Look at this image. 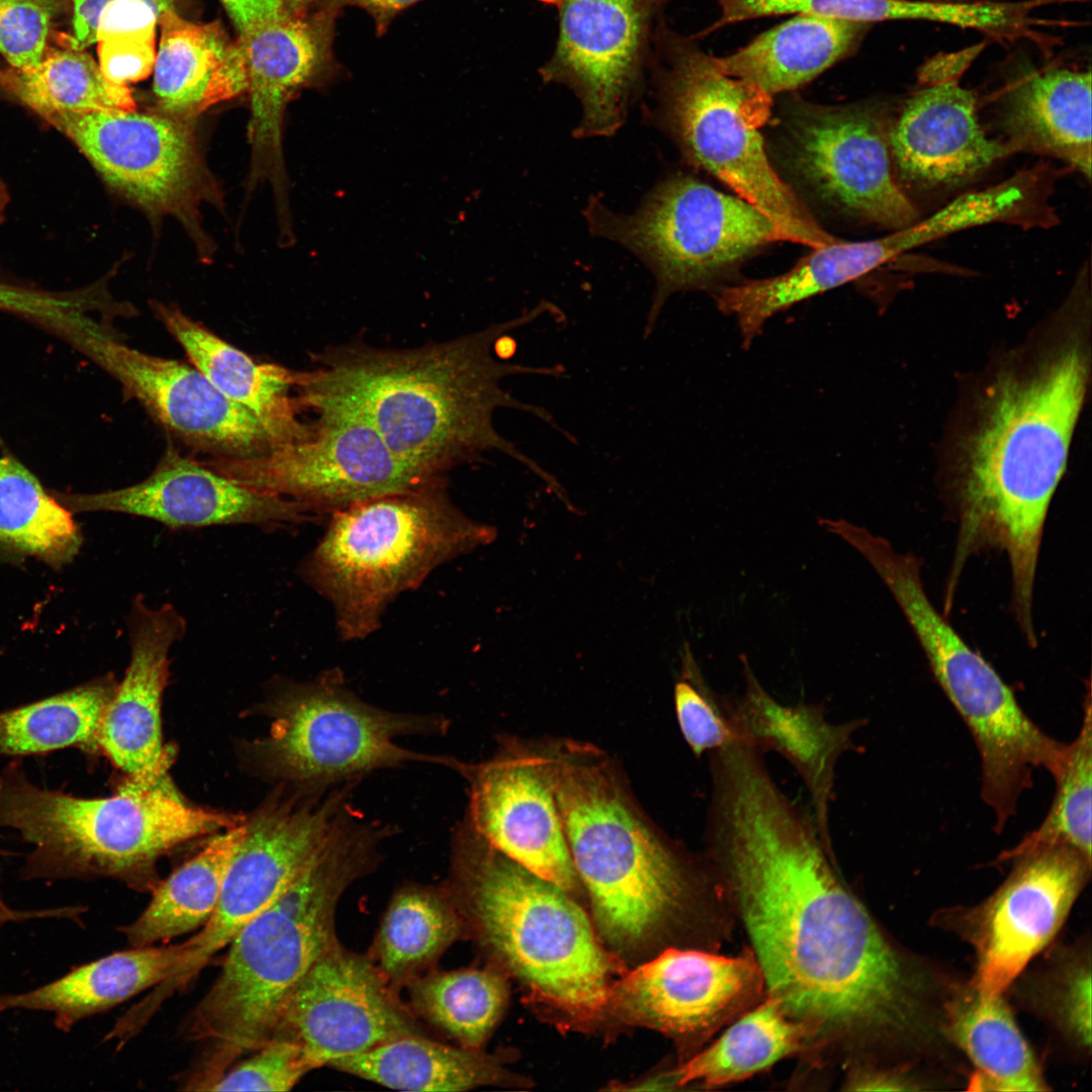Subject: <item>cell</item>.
Listing matches in <instances>:
<instances>
[{
	"mask_svg": "<svg viewBox=\"0 0 1092 1092\" xmlns=\"http://www.w3.org/2000/svg\"><path fill=\"white\" fill-rule=\"evenodd\" d=\"M740 659L745 678L744 693L734 703L722 699L736 739L751 744L762 753L775 751L792 764L809 792L821 840L834 854L829 809L833 801L835 766L842 753L857 749L852 735L866 721L854 719L832 724L825 718L822 703L782 704L762 688L746 656L741 655Z\"/></svg>",
	"mask_w": 1092,
	"mask_h": 1092,
	"instance_id": "4316f807",
	"label": "cell"
},
{
	"mask_svg": "<svg viewBox=\"0 0 1092 1092\" xmlns=\"http://www.w3.org/2000/svg\"><path fill=\"white\" fill-rule=\"evenodd\" d=\"M412 1004L461 1046L476 1050L498 1020L507 998L494 972L463 969L433 973L410 982Z\"/></svg>",
	"mask_w": 1092,
	"mask_h": 1092,
	"instance_id": "b9f144b4",
	"label": "cell"
},
{
	"mask_svg": "<svg viewBox=\"0 0 1092 1092\" xmlns=\"http://www.w3.org/2000/svg\"><path fill=\"white\" fill-rule=\"evenodd\" d=\"M186 121L165 113L96 110L48 122L76 145L107 184L152 215L175 216L197 240L202 236L198 206L215 193Z\"/></svg>",
	"mask_w": 1092,
	"mask_h": 1092,
	"instance_id": "2e32d148",
	"label": "cell"
},
{
	"mask_svg": "<svg viewBox=\"0 0 1092 1092\" xmlns=\"http://www.w3.org/2000/svg\"><path fill=\"white\" fill-rule=\"evenodd\" d=\"M58 0H0V54L11 68L36 66L48 51Z\"/></svg>",
	"mask_w": 1092,
	"mask_h": 1092,
	"instance_id": "c3c4849f",
	"label": "cell"
},
{
	"mask_svg": "<svg viewBox=\"0 0 1092 1092\" xmlns=\"http://www.w3.org/2000/svg\"><path fill=\"white\" fill-rule=\"evenodd\" d=\"M927 1084L912 1066L879 1065H859L846 1082L847 1089L855 1091H912Z\"/></svg>",
	"mask_w": 1092,
	"mask_h": 1092,
	"instance_id": "681fc988",
	"label": "cell"
},
{
	"mask_svg": "<svg viewBox=\"0 0 1092 1092\" xmlns=\"http://www.w3.org/2000/svg\"><path fill=\"white\" fill-rule=\"evenodd\" d=\"M420 1L422 0H324L321 4L339 11L346 6L364 9L373 19L377 35H382L397 14Z\"/></svg>",
	"mask_w": 1092,
	"mask_h": 1092,
	"instance_id": "816d5d0a",
	"label": "cell"
},
{
	"mask_svg": "<svg viewBox=\"0 0 1092 1092\" xmlns=\"http://www.w3.org/2000/svg\"><path fill=\"white\" fill-rule=\"evenodd\" d=\"M467 822L488 845L565 891L577 881L558 811L548 756L518 751L463 762Z\"/></svg>",
	"mask_w": 1092,
	"mask_h": 1092,
	"instance_id": "603a6c76",
	"label": "cell"
},
{
	"mask_svg": "<svg viewBox=\"0 0 1092 1092\" xmlns=\"http://www.w3.org/2000/svg\"><path fill=\"white\" fill-rule=\"evenodd\" d=\"M9 196L6 186L0 180V222L4 218V212L8 204Z\"/></svg>",
	"mask_w": 1092,
	"mask_h": 1092,
	"instance_id": "9f6ffc18",
	"label": "cell"
},
{
	"mask_svg": "<svg viewBox=\"0 0 1092 1092\" xmlns=\"http://www.w3.org/2000/svg\"><path fill=\"white\" fill-rule=\"evenodd\" d=\"M152 307L193 366L224 397L253 415L274 446L308 433L309 424L297 418L298 399L291 395L296 388L295 371L255 362L176 306L154 301Z\"/></svg>",
	"mask_w": 1092,
	"mask_h": 1092,
	"instance_id": "83f0119b",
	"label": "cell"
},
{
	"mask_svg": "<svg viewBox=\"0 0 1092 1092\" xmlns=\"http://www.w3.org/2000/svg\"><path fill=\"white\" fill-rule=\"evenodd\" d=\"M191 952L188 940L113 952L74 968L32 991L0 994V1012L11 1009L51 1012L55 1026L67 1032L79 1021L173 978Z\"/></svg>",
	"mask_w": 1092,
	"mask_h": 1092,
	"instance_id": "f546056e",
	"label": "cell"
},
{
	"mask_svg": "<svg viewBox=\"0 0 1092 1092\" xmlns=\"http://www.w3.org/2000/svg\"><path fill=\"white\" fill-rule=\"evenodd\" d=\"M244 821L215 835L197 854L152 891L145 910L121 927L131 947L155 945L202 928L214 914Z\"/></svg>",
	"mask_w": 1092,
	"mask_h": 1092,
	"instance_id": "e575fe53",
	"label": "cell"
},
{
	"mask_svg": "<svg viewBox=\"0 0 1092 1092\" xmlns=\"http://www.w3.org/2000/svg\"><path fill=\"white\" fill-rule=\"evenodd\" d=\"M517 351V342L510 333L502 335L493 345L494 355L502 360L510 359Z\"/></svg>",
	"mask_w": 1092,
	"mask_h": 1092,
	"instance_id": "db71d44e",
	"label": "cell"
},
{
	"mask_svg": "<svg viewBox=\"0 0 1092 1092\" xmlns=\"http://www.w3.org/2000/svg\"><path fill=\"white\" fill-rule=\"evenodd\" d=\"M356 783L324 790L294 789L250 817L229 862L216 910L188 939L192 953L172 979L186 985L250 920L269 907L303 869L339 815Z\"/></svg>",
	"mask_w": 1092,
	"mask_h": 1092,
	"instance_id": "9a60e30c",
	"label": "cell"
},
{
	"mask_svg": "<svg viewBox=\"0 0 1092 1092\" xmlns=\"http://www.w3.org/2000/svg\"><path fill=\"white\" fill-rule=\"evenodd\" d=\"M230 1067L205 1091H289L314 1069L294 1039L275 1034Z\"/></svg>",
	"mask_w": 1092,
	"mask_h": 1092,
	"instance_id": "7dc6e473",
	"label": "cell"
},
{
	"mask_svg": "<svg viewBox=\"0 0 1092 1092\" xmlns=\"http://www.w3.org/2000/svg\"><path fill=\"white\" fill-rule=\"evenodd\" d=\"M935 1H940V0H935Z\"/></svg>",
	"mask_w": 1092,
	"mask_h": 1092,
	"instance_id": "680465c9",
	"label": "cell"
},
{
	"mask_svg": "<svg viewBox=\"0 0 1092 1092\" xmlns=\"http://www.w3.org/2000/svg\"><path fill=\"white\" fill-rule=\"evenodd\" d=\"M1003 883L974 906L945 909L934 922L974 949L975 984L997 995L1056 937L1091 875V857L1065 845L1011 857Z\"/></svg>",
	"mask_w": 1092,
	"mask_h": 1092,
	"instance_id": "5bb4252c",
	"label": "cell"
},
{
	"mask_svg": "<svg viewBox=\"0 0 1092 1092\" xmlns=\"http://www.w3.org/2000/svg\"><path fill=\"white\" fill-rule=\"evenodd\" d=\"M998 116L1002 142L1012 154L1050 156L1090 179V71L1027 72L1007 89Z\"/></svg>",
	"mask_w": 1092,
	"mask_h": 1092,
	"instance_id": "f1b7e54d",
	"label": "cell"
},
{
	"mask_svg": "<svg viewBox=\"0 0 1092 1092\" xmlns=\"http://www.w3.org/2000/svg\"><path fill=\"white\" fill-rule=\"evenodd\" d=\"M324 0H283L285 11L292 15H304Z\"/></svg>",
	"mask_w": 1092,
	"mask_h": 1092,
	"instance_id": "11a10c76",
	"label": "cell"
},
{
	"mask_svg": "<svg viewBox=\"0 0 1092 1092\" xmlns=\"http://www.w3.org/2000/svg\"><path fill=\"white\" fill-rule=\"evenodd\" d=\"M913 632L930 670L968 726L982 769L981 795L993 810L997 832L1014 816L1032 774L1059 769L1067 744L1045 734L1022 710L996 669L967 644L946 617L923 615Z\"/></svg>",
	"mask_w": 1092,
	"mask_h": 1092,
	"instance_id": "4fadbf2b",
	"label": "cell"
},
{
	"mask_svg": "<svg viewBox=\"0 0 1092 1092\" xmlns=\"http://www.w3.org/2000/svg\"><path fill=\"white\" fill-rule=\"evenodd\" d=\"M556 51L546 81L579 98L576 139L613 136L625 122L644 39V0H562Z\"/></svg>",
	"mask_w": 1092,
	"mask_h": 1092,
	"instance_id": "7402d4cb",
	"label": "cell"
},
{
	"mask_svg": "<svg viewBox=\"0 0 1092 1092\" xmlns=\"http://www.w3.org/2000/svg\"><path fill=\"white\" fill-rule=\"evenodd\" d=\"M556 309L541 301L518 317L442 343L413 349L373 347L362 341L326 348L315 367L297 372L298 394L342 402L365 418L406 466L425 479L502 452L547 482L560 485L493 425L496 410H520L556 427L543 407L525 403L502 387L521 374L559 377L561 365L533 367L499 362L494 342Z\"/></svg>",
	"mask_w": 1092,
	"mask_h": 1092,
	"instance_id": "3957f363",
	"label": "cell"
},
{
	"mask_svg": "<svg viewBox=\"0 0 1092 1092\" xmlns=\"http://www.w3.org/2000/svg\"><path fill=\"white\" fill-rule=\"evenodd\" d=\"M495 537L452 502L442 478L332 513L299 574L331 605L340 637L360 640L400 595Z\"/></svg>",
	"mask_w": 1092,
	"mask_h": 1092,
	"instance_id": "8992f818",
	"label": "cell"
},
{
	"mask_svg": "<svg viewBox=\"0 0 1092 1092\" xmlns=\"http://www.w3.org/2000/svg\"><path fill=\"white\" fill-rule=\"evenodd\" d=\"M364 873L352 847L327 841L281 895L233 937L217 979L189 1021L188 1036L205 1045L189 1089L206 1090L235 1061L274 1035L298 983L338 942V903Z\"/></svg>",
	"mask_w": 1092,
	"mask_h": 1092,
	"instance_id": "277c9868",
	"label": "cell"
},
{
	"mask_svg": "<svg viewBox=\"0 0 1092 1092\" xmlns=\"http://www.w3.org/2000/svg\"><path fill=\"white\" fill-rule=\"evenodd\" d=\"M82 353L193 447L214 457L246 458L274 445L253 415L224 397L194 366L131 348L102 324Z\"/></svg>",
	"mask_w": 1092,
	"mask_h": 1092,
	"instance_id": "ffe728a7",
	"label": "cell"
},
{
	"mask_svg": "<svg viewBox=\"0 0 1092 1092\" xmlns=\"http://www.w3.org/2000/svg\"><path fill=\"white\" fill-rule=\"evenodd\" d=\"M186 632V621L171 605L151 608L142 596L128 616L130 660L103 714L97 750L143 789L172 788L170 752L163 745L162 699L169 678L171 647Z\"/></svg>",
	"mask_w": 1092,
	"mask_h": 1092,
	"instance_id": "d4e9b609",
	"label": "cell"
},
{
	"mask_svg": "<svg viewBox=\"0 0 1092 1092\" xmlns=\"http://www.w3.org/2000/svg\"><path fill=\"white\" fill-rule=\"evenodd\" d=\"M269 712V734L254 746L266 774L292 788L330 789L357 783L374 770L408 763L438 764L456 771L462 763L396 742L402 736L444 734L449 728L447 719L370 705L348 688L340 670L282 685Z\"/></svg>",
	"mask_w": 1092,
	"mask_h": 1092,
	"instance_id": "8fae6325",
	"label": "cell"
},
{
	"mask_svg": "<svg viewBox=\"0 0 1092 1092\" xmlns=\"http://www.w3.org/2000/svg\"><path fill=\"white\" fill-rule=\"evenodd\" d=\"M154 92L165 114L187 120L247 89L240 43L216 23H193L175 10L159 18Z\"/></svg>",
	"mask_w": 1092,
	"mask_h": 1092,
	"instance_id": "4dcf8cb0",
	"label": "cell"
},
{
	"mask_svg": "<svg viewBox=\"0 0 1092 1092\" xmlns=\"http://www.w3.org/2000/svg\"><path fill=\"white\" fill-rule=\"evenodd\" d=\"M583 216L593 236L621 245L652 273L645 338L671 295L710 289L756 251L785 241L746 200L682 173L661 180L631 214L613 212L592 196Z\"/></svg>",
	"mask_w": 1092,
	"mask_h": 1092,
	"instance_id": "30bf717a",
	"label": "cell"
},
{
	"mask_svg": "<svg viewBox=\"0 0 1092 1092\" xmlns=\"http://www.w3.org/2000/svg\"><path fill=\"white\" fill-rule=\"evenodd\" d=\"M240 36L285 13L283 0H220Z\"/></svg>",
	"mask_w": 1092,
	"mask_h": 1092,
	"instance_id": "f907efd6",
	"label": "cell"
},
{
	"mask_svg": "<svg viewBox=\"0 0 1092 1092\" xmlns=\"http://www.w3.org/2000/svg\"><path fill=\"white\" fill-rule=\"evenodd\" d=\"M813 1035L790 1017L770 996L737 1020L708 1049L673 1072L677 1086L697 1082L705 1087L745 1079L778 1061L801 1053Z\"/></svg>",
	"mask_w": 1092,
	"mask_h": 1092,
	"instance_id": "8d00e7d4",
	"label": "cell"
},
{
	"mask_svg": "<svg viewBox=\"0 0 1092 1092\" xmlns=\"http://www.w3.org/2000/svg\"><path fill=\"white\" fill-rule=\"evenodd\" d=\"M548 761L575 872L612 944L639 943L715 882L705 857L693 863L645 823L605 763L574 745Z\"/></svg>",
	"mask_w": 1092,
	"mask_h": 1092,
	"instance_id": "52a82bcc",
	"label": "cell"
},
{
	"mask_svg": "<svg viewBox=\"0 0 1092 1092\" xmlns=\"http://www.w3.org/2000/svg\"><path fill=\"white\" fill-rule=\"evenodd\" d=\"M1033 984L1037 1006L1079 1052L1091 1050V954L1081 944L1055 953Z\"/></svg>",
	"mask_w": 1092,
	"mask_h": 1092,
	"instance_id": "f6af8a7d",
	"label": "cell"
},
{
	"mask_svg": "<svg viewBox=\"0 0 1092 1092\" xmlns=\"http://www.w3.org/2000/svg\"><path fill=\"white\" fill-rule=\"evenodd\" d=\"M971 979L953 984L943 1004V1030L975 1068L972 1090H1049L1041 1067L1004 1000Z\"/></svg>",
	"mask_w": 1092,
	"mask_h": 1092,
	"instance_id": "1f68e13d",
	"label": "cell"
},
{
	"mask_svg": "<svg viewBox=\"0 0 1092 1092\" xmlns=\"http://www.w3.org/2000/svg\"><path fill=\"white\" fill-rule=\"evenodd\" d=\"M0 85L46 120L66 113L134 110L126 85L109 81L84 50L47 51L34 67L0 69Z\"/></svg>",
	"mask_w": 1092,
	"mask_h": 1092,
	"instance_id": "60d3db41",
	"label": "cell"
},
{
	"mask_svg": "<svg viewBox=\"0 0 1092 1092\" xmlns=\"http://www.w3.org/2000/svg\"><path fill=\"white\" fill-rule=\"evenodd\" d=\"M659 106L645 120L665 132L681 157L762 212L785 241L812 249L838 242L816 221L772 167L761 128L771 96L720 70L715 58L679 47L660 84Z\"/></svg>",
	"mask_w": 1092,
	"mask_h": 1092,
	"instance_id": "9c48e42d",
	"label": "cell"
},
{
	"mask_svg": "<svg viewBox=\"0 0 1092 1092\" xmlns=\"http://www.w3.org/2000/svg\"><path fill=\"white\" fill-rule=\"evenodd\" d=\"M1077 306V303H1076ZM1068 317L1000 366L985 386L959 443L951 477L958 522L946 590L970 556L1005 552L1011 609L1031 630L1040 544L1053 496L1066 471L1090 372L1083 314Z\"/></svg>",
	"mask_w": 1092,
	"mask_h": 1092,
	"instance_id": "7a4b0ae2",
	"label": "cell"
},
{
	"mask_svg": "<svg viewBox=\"0 0 1092 1092\" xmlns=\"http://www.w3.org/2000/svg\"><path fill=\"white\" fill-rule=\"evenodd\" d=\"M864 24L797 14L736 53L715 61L728 76L771 96L808 83L847 55Z\"/></svg>",
	"mask_w": 1092,
	"mask_h": 1092,
	"instance_id": "836d02e7",
	"label": "cell"
},
{
	"mask_svg": "<svg viewBox=\"0 0 1092 1092\" xmlns=\"http://www.w3.org/2000/svg\"><path fill=\"white\" fill-rule=\"evenodd\" d=\"M788 123L795 173L827 204L896 231L918 219L900 185L889 142L890 119L870 104H800Z\"/></svg>",
	"mask_w": 1092,
	"mask_h": 1092,
	"instance_id": "e0dca14e",
	"label": "cell"
},
{
	"mask_svg": "<svg viewBox=\"0 0 1092 1092\" xmlns=\"http://www.w3.org/2000/svg\"><path fill=\"white\" fill-rule=\"evenodd\" d=\"M539 1L559 6L562 0H539Z\"/></svg>",
	"mask_w": 1092,
	"mask_h": 1092,
	"instance_id": "6f0895ef",
	"label": "cell"
},
{
	"mask_svg": "<svg viewBox=\"0 0 1092 1092\" xmlns=\"http://www.w3.org/2000/svg\"><path fill=\"white\" fill-rule=\"evenodd\" d=\"M117 684L104 676L0 712V754L30 755L79 747L97 750V734Z\"/></svg>",
	"mask_w": 1092,
	"mask_h": 1092,
	"instance_id": "ab89813d",
	"label": "cell"
},
{
	"mask_svg": "<svg viewBox=\"0 0 1092 1092\" xmlns=\"http://www.w3.org/2000/svg\"><path fill=\"white\" fill-rule=\"evenodd\" d=\"M244 819L192 807L173 787L126 782L111 797L79 798L36 787L18 762L0 771V827L34 846L20 872L25 880L103 877L153 891L162 856Z\"/></svg>",
	"mask_w": 1092,
	"mask_h": 1092,
	"instance_id": "5b68a950",
	"label": "cell"
},
{
	"mask_svg": "<svg viewBox=\"0 0 1092 1092\" xmlns=\"http://www.w3.org/2000/svg\"><path fill=\"white\" fill-rule=\"evenodd\" d=\"M275 1034L297 1041L315 1069L422 1032L376 966L336 942L290 995Z\"/></svg>",
	"mask_w": 1092,
	"mask_h": 1092,
	"instance_id": "d6986e66",
	"label": "cell"
},
{
	"mask_svg": "<svg viewBox=\"0 0 1092 1092\" xmlns=\"http://www.w3.org/2000/svg\"><path fill=\"white\" fill-rule=\"evenodd\" d=\"M297 399L317 416L304 437L260 455L213 457L204 463L251 488L299 502L321 517L438 480L406 466L348 405L314 395Z\"/></svg>",
	"mask_w": 1092,
	"mask_h": 1092,
	"instance_id": "7c38bea8",
	"label": "cell"
},
{
	"mask_svg": "<svg viewBox=\"0 0 1092 1092\" xmlns=\"http://www.w3.org/2000/svg\"><path fill=\"white\" fill-rule=\"evenodd\" d=\"M763 987L753 954L669 949L612 987L609 1003L633 1022L704 1038L746 1011Z\"/></svg>",
	"mask_w": 1092,
	"mask_h": 1092,
	"instance_id": "cb8c5ba5",
	"label": "cell"
},
{
	"mask_svg": "<svg viewBox=\"0 0 1092 1092\" xmlns=\"http://www.w3.org/2000/svg\"><path fill=\"white\" fill-rule=\"evenodd\" d=\"M461 932V915L447 887L403 888L392 898L381 921L374 965L387 983H410Z\"/></svg>",
	"mask_w": 1092,
	"mask_h": 1092,
	"instance_id": "74e56055",
	"label": "cell"
},
{
	"mask_svg": "<svg viewBox=\"0 0 1092 1092\" xmlns=\"http://www.w3.org/2000/svg\"><path fill=\"white\" fill-rule=\"evenodd\" d=\"M54 495L71 513H120L170 529L243 524L270 531L321 518L299 502L251 488L172 447L138 483L97 493Z\"/></svg>",
	"mask_w": 1092,
	"mask_h": 1092,
	"instance_id": "44dd1931",
	"label": "cell"
},
{
	"mask_svg": "<svg viewBox=\"0 0 1092 1092\" xmlns=\"http://www.w3.org/2000/svg\"><path fill=\"white\" fill-rule=\"evenodd\" d=\"M340 11L321 4L304 15L281 17L241 35L250 93V180L268 179L281 220L289 219L282 150L285 107L300 90L326 86L340 74L334 54Z\"/></svg>",
	"mask_w": 1092,
	"mask_h": 1092,
	"instance_id": "ac0fdd59",
	"label": "cell"
},
{
	"mask_svg": "<svg viewBox=\"0 0 1092 1092\" xmlns=\"http://www.w3.org/2000/svg\"><path fill=\"white\" fill-rule=\"evenodd\" d=\"M886 263L881 239L839 241L814 248L784 274L719 288L717 306L736 320L743 346L748 348L776 313L854 281Z\"/></svg>",
	"mask_w": 1092,
	"mask_h": 1092,
	"instance_id": "d6a6232c",
	"label": "cell"
},
{
	"mask_svg": "<svg viewBox=\"0 0 1092 1092\" xmlns=\"http://www.w3.org/2000/svg\"><path fill=\"white\" fill-rule=\"evenodd\" d=\"M673 695L680 732L695 755L737 740L721 698L706 686L689 645L682 653V676Z\"/></svg>",
	"mask_w": 1092,
	"mask_h": 1092,
	"instance_id": "bcb514c9",
	"label": "cell"
},
{
	"mask_svg": "<svg viewBox=\"0 0 1092 1092\" xmlns=\"http://www.w3.org/2000/svg\"><path fill=\"white\" fill-rule=\"evenodd\" d=\"M1088 689L1077 737L1067 744L1060 768L1053 776L1057 788L1042 823L1014 847L998 856L1001 862L1039 846L1065 845L1091 857L1092 717Z\"/></svg>",
	"mask_w": 1092,
	"mask_h": 1092,
	"instance_id": "7bdbcfd3",
	"label": "cell"
},
{
	"mask_svg": "<svg viewBox=\"0 0 1092 1092\" xmlns=\"http://www.w3.org/2000/svg\"><path fill=\"white\" fill-rule=\"evenodd\" d=\"M889 142L900 185L923 190L970 181L1012 154L986 134L975 95L957 80L916 91L890 119Z\"/></svg>",
	"mask_w": 1092,
	"mask_h": 1092,
	"instance_id": "484cf974",
	"label": "cell"
},
{
	"mask_svg": "<svg viewBox=\"0 0 1092 1092\" xmlns=\"http://www.w3.org/2000/svg\"><path fill=\"white\" fill-rule=\"evenodd\" d=\"M100 12L96 41L99 67L111 82L126 85L152 73L156 60V26L174 0H86Z\"/></svg>",
	"mask_w": 1092,
	"mask_h": 1092,
	"instance_id": "ee69618b",
	"label": "cell"
},
{
	"mask_svg": "<svg viewBox=\"0 0 1092 1092\" xmlns=\"http://www.w3.org/2000/svg\"><path fill=\"white\" fill-rule=\"evenodd\" d=\"M705 859L738 906L768 996L860 1065H915L947 1043L951 987L849 890L815 820L760 758L711 779Z\"/></svg>",
	"mask_w": 1092,
	"mask_h": 1092,
	"instance_id": "6da1fadb",
	"label": "cell"
},
{
	"mask_svg": "<svg viewBox=\"0 0 1092 1092\" xmlns=\"http://www.w3.org/2000/svg\"><path fill=\"white\" fill-rule=\"evenodd\" d=\"M81 544L72 513L25 465L0 449V551L60 566L77 555Z\"/></svg>",
	"mask_w": 1092,
	"mask_h": 1092,
	"instance_id": "f35d334b",
	"label": "cell"
},
{
	"mask_svg": "<svg viewBox=\"0 0 1092 1092\" xmlns=\"http://www.w3.org/2000/svg\"><path fill=\"white\" fill-rule=\"evenodd\" d=\"M75 908H59L38 911H18L10 908L0 896V928L8 922L34 918L74 917Z\"/></svg>",
	"mask_w": 1092,
	"mask_h": 1092,
	"instance_id": "f5cc1de1",
	"label": "cell"
},
{
	"mask_svg": "<svg viewBox=\"0 0 1092 1092\" xmlns=\"http://www.w3.org/2000/svg\"><path fill=\"white\" fill-rule=\"evenodd\" d=\"M394 1090L457 1092L492 1082L495 1069L475 1050L422 1035L387 1041L329 1065Z\"/></svg>",
	"mask_w": 1092,
	"mask_h": 1092,
	"instance_id": "d590c367",
	"label": "cell"
},
{
	"mask_svg": "<svg viewBox=\"0 0 1092 1092\" xmlns=\"http://www.w3.org/2000/svg\"><path fill=\"white\" fill-rule=\"evenodd\" d=\"M450 893L484 940L541 996L574 1014L610 1001L612 967L584 912L557 885L488 845L465 820L452 840Z\"/></svg>",
	"mask_w": 1092,
	"mask_h": 1092,
	"instance_id": "ba28073f",
	"label": "cell"
}]
</instances>
